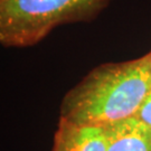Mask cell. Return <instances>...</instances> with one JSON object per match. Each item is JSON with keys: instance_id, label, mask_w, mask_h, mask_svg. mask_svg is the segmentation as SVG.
Listing matches in <instances>:
<instances>
[{"instance_id": "4", "label": "cell", "mask_w": 151, "mask_h": 151, "mask_svg": "<svg viewBox=\"0 0 151 151\" xmlns=\"http://www.w3.org/2000/svg\"><path fill=\"white\" fill-rule=\"evenodd\" d=\"M103 128L106 151H151V128L137 116Z\"/></svg>"}, {"instance_id": "5", "label": "cell", "mask_w": 151, "mask_h": 151, "mask_svg": "<svg viewBox=\"0 0 151 151\" xmlns=\"http://www.w3.org/2000/svg\"><path fill=\"white\" fill-rule=\"evenodd\" d=\"M135 116L151 128V92L149 93V95L147 96L146 100H145L142 106L140 108L139 112L137 113Z\"/></svg>"}, {"instance_id": "2", "label": "cell", "mask_w": 151, "mask_h": 151, "mask_svg": "<svg viewBox=\"0 0 151 151\" xmlns=\"http://www.w3.org/2000/svg\"><path fill=\"white\" fill-rule=\"evenodd\" d=\"M111 0H0V43L5 47L38 44L57 26L90 22Z\"/></svg>"}, {"instance_id": "1", "label": "cell", "mask_w": 151, "mask_h": 151, "mask_svg": "<svg viewBox=\"0 0 151 151\" xmlns=\"http://www.w3.org/2000/svg\"><path fill=\"white\" fill-rule=\"evenodd\" d=\"M150 92L147 54L132 60L101 64L65 94L60 118L105 127L135 116Z\"/></svg>"}, {"instance_id": "6", "label": "cell", "mask_w": 151, "mask_h": 151, "mask_svg": "<svg viewBox=\"0 0 151 151\" xmlns=\"http://www.w3.org/2000/svg\"><path fill=\"white\" fill-rule=\"evenodd\" d=\"M148 62H149V70H150L151 72V52L150 53H148Z\"/></svg>"}, {"instance_id": "3", "label": "cell", "mask_w": 151, "mask_h": 151, "mask_svg": "<svg viewBox=\"0 0 151 151\" xmlns=\"http://www.w3.org/2000/svg\"><path fill=\"white\" fill-rule=\"evenodd\" d=\"M52 151H106L105 130L60 118Z\"/></svg>"}]
</instances>
